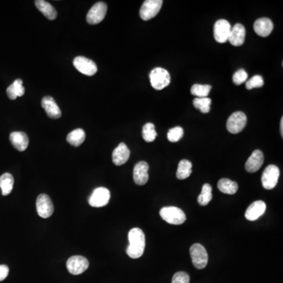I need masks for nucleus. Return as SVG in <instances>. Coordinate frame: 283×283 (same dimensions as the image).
Listing matches in <instances>:
<instances>
[{
	"instance_id": "1",
	"label": "nucleus",
	"mask_w": 283,
	"mask_h": 283,
	"mask_svg": "<svg viewBox=\"0 0 283 283\" xmlns=\"http://www.w3.org/2000/svg\"><path fill=\"white\" fill-rule=\"evenodd\" d=\"M129 246L127 248V254L132 259H138L144 253L145 247V238L141 229L132 228L128 233Z\"/></svg>"
},
{
	"instance_id": "2",
	"label": "nucleus",
	"mask_w": 283,
	"mask_h": 283,
	"mask_svg": "<svg viewBox=\"0 0 283 283\" xmlns=\"http://www.w3.org/2000/svg\"><path fill=\"white\" fill-rule=\"evenodd\" d=\"M160 215L165 221L174 225H180L186 219L184 212L174 206L162 208L160 211Z\"/></svg>"
},
{
	"instance_id": "3",
	"label": "nucleus",
	"mask_w": 283,
	"mask_h": 283,
	"mask_svg": "<svg viewBox=\"0 0 283 283\" xmlns=\"http://www.w3.org/2000/svg\"><path fill=\"white\" fill-rule=\"evenodd\" d=\"M152 87L157 91L163 90L170 84L171 76L167 70L163 68H155L149 74Z\"/></svg>"
},
{
	"instance_id": "4",
	"label": "nucleus",
	"mask_w": 283,
	"mask_h": 283,
	"mask_svg": "<svg viewBox=\"0 0 283 283\" xmlns=\"http://www.w3.org/2000/svg\"><path fill=\"white\" fill-rule=\"evenodd\" d=\"M190 256L192 259L193 264L198 269L206 268L209 261V256L205 247L199 243L192 245L190 249Z\"/></svg>"
},
{
	"instance_id": "5",
	"label": "nucleus",
	"mask_w": 283,
	"mask_h": 283,
	"mask_svg": "<svg viewBox=\"0 0 283 283\" xmlns=\"http://www.w3.org/2000/svg\"><path fill=\"white\" fill-rule=\"evenodd\" d=\"M280 171L276 165H268L262 175V185L266 190H272L277 185L280 178Z\"/></svg>"
},
{
	"instance_id": "6",
	"label": "nucleus",
	"mask_w": 283,
	"mask_h": 283,
	"mask_svg": "<svg viewBox=\"0 0 283 283\" xmlns=\"http://www.w3.org/2000/svg\"><path fill=\"white\" fill-rule=\"evenodd\" d=\"M163 4L162 0H146L140 9V18L143 21H149L157 15Z\"/></svg>"
},
{
	"instance_id": "7",
	"label": "nucleus",
	"mask_w": 283,
	"mask_h": 283,
	"mask_svg": "<svg viewBox=\"0 0 283 283\" xmlns=\"http://www.w3.org/2000/svg\"><path fill=\"white\" fill-rule=\"evenodd\" d=\"M247 124V115L243 112L238 111L229 116L227 121V130L232 134H238L244 129Z\"/></svg>"
},
{
	"instance_id": "8",
	"label": "nucleus",
	"mask_w": 283,
	"mask_h": 283,
	"mask_svg": "<svg viewBox=\"0 0 283 283\" xmlns=\"http://www.w3.org/2000/svg\"><path fill=\"white\" fill-rule=\"evenodd\" d=\"M66 267L69 272L73 276L84 273L89 267V261L87 258L82 256H73L67 260Z\"/></svg>"
},
{
	"instance_id": "9",
	"label": "nucleus",
	"mask_w": 283,
	"mask_h": 283,
	"mask_svg": "<svg viewBox=\"0 0 283 283\" xmlns=\"http://www.w3.org/2000/svg\"><path fill=\"white\" fill-rule=\"evenodd\" d=\"M107 5L105 2H99L90 9L87 14V22L90 25H96L103 22L106 15Z\"/></svg>"
},
{
	"instance_id": "10",
	"label": "nucleus",
	"mask_w": 283,
	"mask_h": 283,
	"mask_svg": "<svg viewBox=\"0 0 283 283\" xmlns=\"http://www.w3.org/2000/svg\"><path fill=\"white\" fill-rule=\"evenodd\" d=\"M110 199V192L105 187H99L95 189L88 200L89 205L92 207H104L109 203Z\"/></svg>"
},
{
	"instance_id": "11",
	"label": "nucleus",
	"mask_w": 283,
	"mask_h": 283,
	"mask_svg": "<svg viewBox=\"0 0 283 283\" xmlns=\"http://www.w3.org/2000/svg\"><path fill=\"white\" fill-rule=\"evenodd\" d=\"M37 213L43 219L50 217L54 213V206L47 194H39L36 199Z\"/></svg>"
},
{
	"instance_id": "12",
	"label": "nucleus",
	"mask_w": 283,
	"mask_h": 283,
	"mask_svg": "<svg viewBox=\"0 0 283 283\" xmlns=\"http://www.w3.org/2000/svg\"><path fill=\"white\" fill-rule=\"evenodd\" d=\"M73 66L79 72L87 76H93L98 71L95 62L85 57L79 56L74 58Z\"/></svg>"
},
{
	"instance_id": "13",
	"label": "nucleus",
	"mask_w": 283,
	"mask_h": 283,
	"mask_svg": "<svg viewBox=\"0 0 283 283\" xmlns=\"http://www.w3.org/2000/svg\"><path fill=\"white\" fill-rule=\"evenodd\" d=\"M231 30V24L227 20H218L214 26V38L215 41L219 43L227 42Z\"/></svg>"
},
{
	"instance_id": "14",
	"label": "nucleus",
	"mask_w": 283,
	"mask_h": 283,
	"mask_svg": "<svg viewBox=\"0 0 283 283\" xmlns=\"http://www.w3.org/2000/svg\"><path fill=\"white\" fill-rule=\"evenodd\" d=\"M149 165L145 161H140L136 164L133 170V178L136 184L142 186L148 182L149 179Z\"/></svg>"
},
{
	"instance_id": "15",
	"label": "nucleus",
	"mask_w": 283,
	"mask_h": 283,
	"mask_svg": "<svg viewBox=\"0 0 283 283\" xmlns=\"http://www.w3.org/2000/svg\"><path fill=\"white\" fill-rule=\"evenodd\" d=\"M246 29L242 24H236L231 28L228 41L235 47H240L243 45L246 39Z\"/></svg>"
},
{
	"instance_id": "16",
	"label": "nucleus",
	"mask_w": 283,
	"mask_h": 283,
	"mask_svg": "<svg viewBox=\"0 0 283 283\" xmlns=\"http://www.w3.org/2000/svg\"><path fill=\"white\" fill-rule=\"evenodd\" d=\"M41 105H42V107L44 109L45 112L47 113L49 117L52 119L60 118L61 116H62V112H61L58 106L57 105L55 99H53L52 97L45 96L42 99Z\"/></svg>"
},
{
	"instance_id": "17",
	"label": "nucleus",
	"mask_w": 283,
	"mask_h": 283,
	"mask_svg": "<svg viewBox=\"0 0 283 283\" xmlns=\"http://www.w3.org/2000/svg\"><path fill=\"white\" fill-rule=\"evenodd\" d=\"M266 211V204L263 201H256L251 204L245 213V216L249 221H255Z\"/></svg>"
},
{
	"instance_id": "18",
	"label": "nucleus",
	"mask_w": 283,
	"mask_h": 283,
	"mask_svg": "<svg viewBox=\"0 0 283 283\" xmlns=\"http://www.w3.org/2000/svg\"><path fill=\"white\" fill-rule=\"evenodd\" d=\"M264 154L259 149H256L252 152L250 157H248L246 163V169L247 172L250 173H254L257 172L261 168L264 164Z\"/></svg>"
},
{
	"instance_id": "19",
	"label": "nucleus",
	"mask_w": 283,
	"mask_h": 283,
	"mask_svg": "<svg viewBox=\"0 0 283 283\" xmlns=\"http://www.w3.org/2000/svg\"><path fill=\"white\" fill-rule=\"evenodd\" d=\"M274 25L272 20L267 18H259L253 25V29L258 35L267 37L273 31Z\"/></svg>"
},
{
	"instance_id": "20",
	"label": "nucleus",
	"mask_w": 283,
	"mask_h": 283,
	"mask_svg": "<svg viewBox=\"0 0 283 283\" xmlns=\"http://www.w3.org/2000/svg\"><path fill=\"white\" fill-rule=\"evenodd\" d=\"M113 162L117 166L126 163L130 157V150L128 149L126 144L124 142L119 144L117 147L115 148L113 152Z\"/></svg>"
},
{
	"instance_id": "21",
	"label": "nucleus",
	"mask_w": 283,
	"mask_h": 283,
	"mask_svg": "<svg viewBox=\"0 0 283 283\" xmlns=\"http://www.w3.org/2000/svg\"><path fill=\"white\" fill-rule=\"evenodd\" d=\"M12 145L19 151H25L29 146V137L25 132H14L10 136Z\"/></svg>"
},
{
	"instance_id": "22",
	"label": "nucleus",
	"mask_w": 283,
	"mask_h": 283,
	"mask_svg": "<svg viewBox=\"0 0 283 283\" xmlns=\"http://www.w3.org/2000/svg\"><path fill=\"white\" fill-rule=\"evenodd\" d=\"M35 4L37 9L49 20H55L57 18L56 10L51 3L44 0H36Z\"/></svg>"
},
{
	"instance_id": "23",
	"label": "nucleus",
	"mask_w": 283,
	"mask_h": 283,
	"mask_svg": "<svg viewBox=\"0 0 283 283\" xmlns=\"http://www.w3.org/2000/svg\"><path fill=\"white\" fill-rule=\"evenodd\" d=\"M25 87H23V81L21 79H18L8 87L6 90L8 97L11 100H15L18 97H22L25 95Z\"/></svg>"
},
{
	"instance_id": "24",
	"label": "nucleus",
	"mask_w": 283,
	"mask_h": 283,
	"mask_svg": "<svg viewBox=\"0 0 283 283\" xmlns=\"http://www.w3.org/2000/svg\"><path fill=\"white\" fill-rule=\"evenodd\" d=\"M14 183V177L10 173H4L0 177V188L2 190L3 196H6L11 193Z\"/></svg>"
},
{
	"instance_id": "25",
	"label": "nucleus",
	"mask_w": 283,
	"mask_h": 283,
	"mask_svg": "<svg viewBox=\"0 0 283 283\" xmlns=\"http://www.w3.org/2000/svg\"><path fill=\"white\" fill-rule=\"evenodd\" d=\"M217 186L219 190L223 194H235L239 190L238 183L229 178L219 179Z\"/></svg>"
},
{
	"instance_id": "26",
	"label": "nucleus",
	"mask_w": 283,
	"mask_h": 283,
	"mask_svg": "<svg viewBox=\"0 0 283 283\" xmlns=\"http://www.w3.org/2000/svg\"><path fill=\"white\" fill-rule=\"evenodd\" d=\"M85 132L81 128H77L72 132H70V134L67 136V142L70 145H73V146H80L84 140H85Z\"/></svg>"
},
{
	"instance_id": "27",
	"label": "nucleus",
	"mask_w": 283,
	"mask_h": 283,
	"mask_svg": "<svg viewBox=\"0 0 283 283\" xmlns=\"http://www.w3.org/2000/svg\"><path fill=\"white\" fill-rule=\"evenodd\" d=\"M192 173V163L188 160H182L178 163L177 177L178 179H186Z\"/></svg>"
},
{
	"instance_id": "28",
	"label": "nucleus",
	"mask_w": 283,
	"mask_h": 283,
	"mask_svg": "<svg viewBox=\"0 0 283 283\" xmlns=\"http://www.w3.org/2000/svg\"><path fill=\"white\" fill-rule=\"evenodd\" d=\"M212 198V186L209 183H206L202 186V193L198 198V202L201 206H207Z\"/></svg>"
},
{
	"instance_id": "29",
	"label": "nucleus",
	"mask_w": 283,
	"mask_h": 283,
	"mask_svg": "<svg viewBox=\"0 0 283 283\" xmlns=\"http://www.w3.org/2000/svg\"><path fill=\"white\" fill-rule=\"evenodd\" d=\"M155 126L152 123H146L142 128V138L146 142H152L157 138Z\"/></svg>"
},
{
	"instance_id": "30",
	"label": "nucleus",
	"mask_w": 283,
	"mask_h": 283,
	"mask_svg": "<svg viewBox=\"0 0 283 283\" xmlns=\"http://www.w3.org/2000/svg\"><path fill=\"white\" fill-rule=\"evenodd\" d=\"M211 89V86L208 84H194L190 89V93L198 98H207Z\"/></svg>"
},
{
	"instance_id": "31",
	"label": "nucleus",
	"mask_w": 283,
	"mask_h": 283,
	"mask_svg": "<svg viewBox=\"0 0 283 283\" xmlns=\"http://www.w3.org/2000/svg\"><path fill=\"white\" fill-rule=\"evenodd\" d=\"M194 106L196 109H199L202 113H210L212 100L210 98H196L194 99Z\"/></svg>"
},
{
	"instance_id": "32",
	"label": "nucleus",
	"mask_w": 283,
	"mask_h": 283,
	"mask_svg": "<svg viewBox=\"0 0 283 283\" xmlns=\"http://www.w3.org/2000/svg\"><path fill=\"white\" fill-rule=\"evenodd\" d=\"M183 136V129L181 127H175L171 128L168 132V140L171 142H177L179 141Z\"/></svg>"
},
{
	"instance_id": "33",
	"label": "nucleus",
	"mask_w": 283,
	"mask_h": 283,
	"mask_svg": "<svg viewBox=\"0 0 283 283\" xmlns=\"http://www.w3.org/2000/svg\"><path fill=\"white\" fill-rule=\"evenodd\" d=\"M264 85V80L263 77L260 75H256V76H252L251 79L247 82V88L248 90H252L253 88H259L262 87Z\"/></svg>"
},
{
	"instance_id": "34",
	"label": "nucleus",
	"mask_w": 283,
	"mask_h": 283,
	"mask_svg": "<svg viewBox=\"0 0 283 283\" xmlns=\"http://www.w3.org/2000/svg\"><path fill=\"white\" fill-rule=\"evenodd\" d=\"M247 79H248V73L246 70H243V69L236 71L233 76V82H234V84L238 86L241 85L244 82L247 81Z\"/></svg>"
},
{
	"instance_id": "35",
	"label": "nucleus",
	"mask_w": 283,
	"mask_h": 283,
	"mask_svg": "<svg viewBox=\"0 0 283 283\" xmlns=\"http://www.w3.org/2000/svg\"><path fill=\"white\" fill-rule=\"evenodd\" d=\"M172 283H190V276L184 272H178L175 274Z\"/></svg>"
},
{
	"instance_id": "36",
	"label": "nucleus",
	"mask_w": 283,
	"mask_h": 283,
	"mask_svg": "<svg viewBox=\"0 0 283 283\" xmlns=\"http://www.w3.org/2000/svg\"><path fill=\"white\" fill-rule=\"evenodd\" d=\"M9 268L6 265H0V282L3 281L8 276Z\"/></svg>"
},
{
	"instance_id": "37",
	"label": "nucleus",
	"mask_w": 283,
	"mask_h": 283,
	"mask_svg": "<svg viewBox=\"0 0 283 283\" xmlns=\"http://www.w3.org/2000/svg\"><path fill=\"white\" fill-rule=\"evenodd\" d=\"M280 124H281V127H280V128H281V129H280V131H281L282 137H283V117H282L281 122H280Z\"/></svg>"
}]
</instances>
